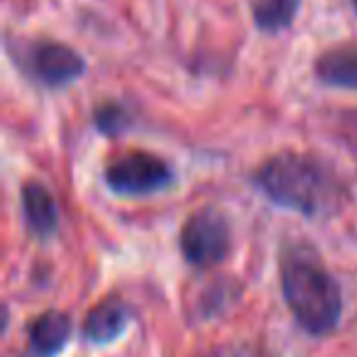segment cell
Returning <instances> with one entry per match:
<instances>
[{
    "label": "cell",
    "mask_w": 357,
    "mask_h": 357,
    "mask_svg": "<svg viewBox=\"0 0 357 357\" xmlns=\"http://www.w3.org/2000/svg\"><path fill=\"white\" fill-rule=\"evenodd\" d=\"M255 184L272 204L308 218L333 213L345 201L342 178L331 164L313 154H274L257 169Z\"/></svg>",
    "instance_id": "obj_1"
},
{
    "label": "cell",
    "mask_w": 357,
    "mask_h": 357,
    "mask_svg": "<svg viewBox=\"0 0 357 357\" xmlns=\"http://www.w3.org/2000/svg\"><path fill=\"white\" fill-rule=\"evenodd\" d=\"M282 294L291 316L308 335H331L340 323V287L311 252L294 250L282 259Z\"/></svg>",
    "instance_id": "obj_2"
},
{
    "label": "cell",
    "mask_w": 357,
    "mask_h": 357,
    "mask_svg": "<svg viewBox=\"0 0 357 357\" xmlns=\"http://www.w3.org/2000/svg\"><path fill=\"white\" fill-rule=\"evenodd\" d=\"M105 184L118 196H152L174 184V172L157 154L132 149L110 159L105 167Z\"/></svg>",
    "instance_id": "obj_3"
},
{
    "label": "cell",
    "mask_w": 357,
    "mask_h": 357,
    "mask_svg": "<svg viewBox=\"0 0 357 357\" xmlns=\"http://www.w3.org/2000/svg\"><path fill=\"white\" fill-rule=\"evenodd\" d=\"M178 245H181V255L191 267H215L230 252L228 218L213 206L196 211L186 218L181 235H178Z\"/></svg>",
    "instance_id": "obj_4"
},
{
    "label": "cell",
    "mask_w": 357,
    "mask_h": 357,
    "mask_svg": "<svg viewBox=\"0 0 357 357\" xmlns=\"http://www.w3.org/2000/svg\"><path fill=\"white\" fill-rule=\"evenodd\" d=\"M20 64L37 84L61 89L74 84L86 71L84 56L61 42H32L22 50Z\"/></svg>",
    "instance_id": "obj_5"
},
{
    "label": "cell",
    "mask_w": 357,
    "mask_h": 357,
    "mask_svg": "<svg viewBox=\"0 0 357 357\" xmlns=\"http://www.w3.org/2000/svg\"><path fill=\"white\" fill-rule=\"evenodd\" d=\"M71 337V318L61 311H45L27 328L30 357H56Z\"/></svg>",
    "instance_id": "obj_6"
},
{
    "label": "cell",
    "mask_w": 357,
    "mask_h": 357,
    "mask_svg": "<svg viewBox=\"0 0 357 357\" xmlns=\"http://www.w3.org/2000/svg\"><path fill=\"white\" fill-rule=\"evenodd\" d=\"M130 321H132V308L123 298L110 296L89 311L84 321V337L96 345H105V342H113L118 335H123Z\"/></svg>",
    "instance_id": "obj_7"
},
{
    "label": "cell",
    "mask_w": 357,
    "mask_h": 357,
    "mask_svg": "<svg viewBox=\"0 0 357 357\" xmlns=\"http://www.w3.org/2000/svg\"><path fill=\"white\" fill-rule=\"evenodd\" d=\"M22 215H25L27 230L35 238L45 240L59 228V211L52 191L40 181H27L22 186Z\"/></svg>",
    "instance_id": "obj_8"
},
{
    "label": "cell",
    "mask_w": 357,
    "mask_h": 357,
    "mask_svg": "<svg viewBox=\"0 0 357 357\" xmlns=\"http://www.w3.org/2000/svg\"><path fill=\"white\" fill-rule=\"evenodd\" d=\"M316 76L333 89L357 91V45H342L318 56Z\"/></svg>",
    "instance_id": "obj_9"
},
{
    "label": "cell",
    "mask_w": 357,
    "mask_h": 357,
    "mask_svg": "<svg viewBox=\"0 0 357 357\" xmlns=\"http://www.w3.org/2000/svg\"><path fill=\"white\" fill-rule=\"evenodd\" d=\"M301 0H252V20L262 32H282L296 17Z\"/></svg>",
    "instance_id": "obj_10"
},
{
    "label": "cell",
    "mask_w": 357,
    "mask_h": 357,
    "mask_svg": "<svg viewBox=\"0 0 357 357\" xmlns=\"http://www.w3.org/2000/svg\"><path fill=\"white\" fill-rule=\"evenodd\" d=\"M93 125L103 135H120L132 125V115L120 103H100L93 113Z\"/></svg>",
    "instance_id": "obj_11"
},
{
    "label": "cell",
    "mask_w": 357,
    "mask_h": 357,
    "mask_svg": "<svg viewBox=\"0 0 357 357\" xmlns=\"http://www.w3.org/2000/svg\"><path fill=\"white\" fill-rule=\"evenodd\" d=\"M204 357H269V355H264L255 345H225V347H215V350H211Z\"/></svg>",
    "instance_id": "obj_12"
},
{
    "label": "cell",
    "mask_w": 357,
    "mask_h": 357,
    "mask_svg": "<svg viewBox=\"0 0 357 357\" xmlns=\"http://www.w3.org/2000/svg\"><path fill=\"white\" fill-rule=\"evenodd\" d=\"M352 8H355V13H357V0H352Z\"/></svg>",
    "instance_id": "obj_13"
}]
</instances>
